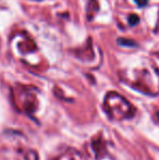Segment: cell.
<instances>
[{"instance_id": "1", "label": "cell", "mask_w": 159, "mask_h": 160, "mask_svg": "<svg viewBox=\"0 0 159 160\" xmlns=\"http://www.w3.org/2000/svg\"><path fill=\"white\" fill-rule=\"evenodd\" d=\"M138 22H140V19H138V17L136 14H132L131 17L129 18L130 25H135V24H137Z\"/></svg>"}, {"instance_id": "2", "label": "cell", "mask_w": 159, "mask_h": 160, "mask_svg": "<svg viewBox=\"0 0 159 160\" xmlns=\"http://www.w3.org/2000/svg\"><path fill=\"white\" fill-rule=\"evenodd\" d=\"M135 2L140 7H145L147 4V2H148V0H135Z\"/></svg>"}, {"instance_id": "3", "label": "cell", "mask_w": 159, "mask_h": 160, "mask_svg": "<svg viewBox=\"0 0 159 160\" xmlns=\"http://www.w3.org/2000/svg\"><path fill=\"white\" fill-rule=\"evenodd\" d=\"M157 116H158V119H159V112H158V113H157Z\"/></svg>"}]
</instances>
